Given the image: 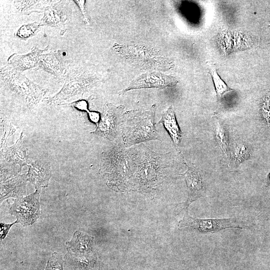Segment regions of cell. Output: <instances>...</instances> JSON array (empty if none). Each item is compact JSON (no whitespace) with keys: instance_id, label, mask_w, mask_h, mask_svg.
<instances>
[{"instance_id":"cell-29","label":"cell","mask_w":270,"mask_h":270,"mask_svg":"<svg viewBox=\"0 0 270 270\" xmlns=\"http://www.w3.org/2000/svg\"><path fill=\"white\" fill-rule=\"evenodd\" d=\"M72 106L78 110L88 112V104L85 100L76 101L72 104Z\"/></svg>"},{"instance_id":"cell-9","label":"cell","mask_w":270,"mask_h":270,"mask_svg":"<svg viewBox=\"0 0 270 270\" xmlns=\"http://www.w3.org/2000/svg\"><path fill=\"white\" fill-rule=\"evenodd\" d=\"M178 83L174 76L160 72H147L138 76L131 82L127 88L121 92L124 94L128 90L144 88H154L160 89L172 87Z\"/></svg>"},{"instance_id":"cell-17","label":"cell","mask_w":270,"mask_h":270,"mask_svg":"<svg viewBox=\"0 0 270 270\" xmlns=\"http://www.w3.org/2000/svg\"><path fill=\"white\" fill-rule=\"evenodd\" d=\"M64 258L74 270H99V260L94 252L81 256L68 252Z\"/></svg>"},{"instance_id":"cell-16","label":"cell","mask_w":270,"mask_h":270,"mask_svg":"<svg viewBox=\"0 0 270 270\" xmlns=\"http://www.w3.org/2000/svg\"><path fill=\"white\" fill-rule=\"evenodd\" d=\"M94 238L80 231H76L71 240L66 242L68 252L74 255H85L94 252Z\"/></svg>"},{"instance_id":"cell-21","label":"cell","mask_w":270,"mask_h":270,"mask_svg":"<svg viewBox=\"0 0 270 270\" xmlns=\"http://www.w3.org/2000/svg\"><path fill=\"white\" fill-rule=\"evenodd\" d=\"M231 152L232 158L238 164L249 159L251 156V151L248 145L240 141L234 144Z\"/></svg>"},{"instance_id":"cell-28","label":"cell","mask_w":270,"mask_h":270,"mask_svg":"<svg viewBox=\"0 0 270 270\" xmlns=\"http://www.w3.org/2000/svg\"><path fill=\"white\" fill-rule=\"evenodd\" d=\"M16 222H14L12 224H4V222H0V240H2L5 238L7 235L11 226L15 224H16Z\"/></svg>"},{"instance_id":"cell-2","label":"cell","mask_w":270,"mask_h":270,"mask_svg":"<svg viewBox=\"0 0 270 270\" xmlns=\"http://www.w3.org/2000/svg\"><path fill=\"white\" fill-rule=\"evenodd\" d=\"M138 159L130 190L144 195L155 194L162 186L170 166L168 154L152 151L142 144L136 145Z\"/></svg>"},{"instance_id":"cell-23","label":"cell","mask_w":270,"mask_h":270,"mask_svg":"<svg viewBox=\"0 0 270 270\" xmlns=\"http://www.w3.org/2000/svg\"><path fill=\"white\" fill-rule=\"evenodd\" d=\"M210 73L212 78L217 96L219 99L222 98L224 93L232 90L220 78L215 66L212 64L210 66Z\"/></svg>"},{"instance_id":"cell-5","label":"cell","mask_w":270,"mask_h":270,"mask_svg":"<svg viewBox=\"0 0 270 270\" xmlns=\"http://www.w3.org/2000/svg\"><path fill=\"white\" fill-rule=\"evenodd\" d=\"M243 223L238 218L200 219L190 216L186 212L183 218L178 222L182 230L194 231L202 234L214 233L229 228L242 229Z\"/></svg>"},{"instance_id":"cell-6","label":"cell","mask_w":270,"mask_h":270,"mask_svg":"<svg viewBox=\"0 0 270 270\" xmlns=\"http://www.w3.org/2000/svg\"><path fill=\"white\" fill-rule=\"evenodd\" d=\"M64 74L65 82L61 90L55 96L47 98V103H59L78 96L86 92L92 84L87 78L86 72L78 66L66 70Z\"/></svg>"},{"instance_id":"cell-4","label":"cell","mask_w":270,"mask_h":270,"mask_svg":"<svg viewBox=\"0 0 270 270\" xmlns=\"http://www.w3.org/2000/svg\"><path fill=\"white\" fill-rule=\"evenodd\" d=\"M0 78L5 86L25 100L28 106L36 104L46 92V90L34 83L10 66L1 68Z\"/></svg>"},{"instance_id":"cell-15","label":"cell","mask_w":270,"mask_h":270,"mask_svg":"<svg viewBox=\"0 0 270 270\" xmlns=\"http://www.w3.org/2000/svg\"><path fill=\"white\" fill-rule=\"evenodd\" d=\"M38 68L56 77L62 76L66 72L64 60L60 50L42 54L40 58Z\"/></svg>"},{"instance_id":"cell-31","label":"cell","mask_w":270,"mask_h":270,"mask_svg":"<svg viewBox=\"0 0 270 270\" xmlns=\"http://www.w3.org/2000/svg\"><path fill=\"white\" fill-rule=\"evenodd\" d=\"M267 183L268 186H270V172L269 173L268 176Z\"/></svg>"},{"instance_id":"cell-22","label":"cell","mask_w":270,"mask_h":270,"mask_svg":"<svg viewBox=\"0 0 270 270\" xmlns=\"http://www.w3.org/2000/svg\"><path fill=\"white\" fill-rule=\"evenodd\" d=\"M215 137L222 152L226 155L229 146L228 134L222 124L219 121L216 122Z\"/></svg>"},{"instance_id":"cell-12","label":"cell","mask_w":270,"mask_h":270,"mask_svg":"<svg viewBox=\"0 0 270 270\" xmlns=\"http://www.w3.org/2000/svg\"><path fill=\"white\" fill-rule=\"evenodd\" d=\"M48 48L40 50L34 46L32 49L31 52L27 54H14L8 59L9 66L20 72L36 67L38 68L40 56Z\"/></svg>"},{"instance_id":"cell-3","label":"cell","mask_w":270,"mask_h":270,"mask_svg":"<svg viewBox=\"0 0 270 270\" xmlns=\"http://www.w3.org/2000/svg\"><path fill=\"white\" fill-rule=\"evenodd\" d=\"M155 112V105L148 110H135L124 112L121 129L124 147L160 140L156 128Z\"/></svg>"},{"instance_id":"cell-25","label":"cell","mask_w":270,"mask_h":270,"mask_svg":"<svg viewBox=\"0 0 270 270\" xmlns=\"http://www.w3.org/2000/svg\"><path fill=\"white\" fill-rule=\"evenodd\" d=\"M64 262L62 256L59 253L54 252L48 260L45 270H64Z\"/></svg>"},{"instance_id":"cell-10","label":"cell","mask_w":270,"mask_h":270,"mask_svg":"<svg viewBox=\"0 0 270 270\" xmlns=\"http://www.w3.org/2000/svg\"><path fill=\"white\" fill-rule=\"evenodd\" d=\"M27 181L26 174H14L1 180L0 202L9 198L25 196Z\"/></svg>"},{"instance_id":"cell-26","label":"cell","mask_w":270,"mask_h":270,"mask_svg":"<svg viewBox=\"0 0 270 270\" xmlns=\"http://www.w3.org/2000/svg\"><path fill=\"white\" fill-rule=\"evenodd\" d=\"M262 113L268 128H270V94L264 98L262 104Z\"/></svg>"},{"instance_id":"cell-30","label":"cell","mask_w":270,"mask_h":270,"mask_svg":"<svg viewBox=\"0 0 270 270\" xmlns=\"http://www.w3.org/2000/svg\"><path fill=\"white\" fill-rule=\"evenodd\" d=\"M99 112H89L88 117L90 120L93 122L98 123L100 119Z\"/></svg>"},{"instance_id":"cell-7","label":"cell","mask_w":270,"mask_h":270,"mask_svg":"<svg viewBox=\"0 0 270 270\" xmlns=\"http://www.w3.org/2000/svg\"><path fill=\"white\" fill-rule=\"evenodd\" d=\"M41 188L26 196L16 198L10 209V214L14 216L17 223L24 226L32 224L40 218V194Z\"/></svg>"},{"instance_id":"cell-27","label":"cell","mask_w":270,"mask_h":270,"mask_svg":"<svg viewBox=\"0 0 270 270\" xmlns=\"http://www.w3.org/2000/svg\"><path fill=\"white\" fill-rule=\"evenodd\" d=\"M74 2L78 6L82 14L83 18L85 22L87 24H89V20L87 16L86 10H85V3L86 1L84 0H76Z\"/></svg>"},{"instance_id":"cell-14","label":"cell","mask_w":270,"mask_h":270,"mask_svg":"<svg viewBox=\"0 0 270 270\" xmlns=\"http://www.w3.org/2000/svg\"><path fill=\"white\" fill-rule=\"evenodd\" d=\"M64 2L56 0L46 8L40 22L42 26H49L61 30L64 28L66 16Z\"/></svg>"},{"instance_id":"cell-24","label":"cell","mask_w":270,"mask_h":270,"mask_svg":"<svg viewBox=\"0 0 270 270\" xmlns=\"http://www.w3.org/2000/svg\"><path fill=\"white\" fill-rule=\"evenodd\" d=\"M41 26L42 25L40 22H32L24 24L18 29L15 35L20 38L26 40L34 36Z\"/></svg>"},{"instance_id":"cell-19","label":"cell","mask_w":270,"mask_h":270,"mask_svg":"<svg viewBox=\"0 0 270 270\" xmlns=\"http://www.w3.org/2000/svg\"><path fill=\"white\" fill-rule=\"evenodd\" d=\"M22 133L14 144L10 147H6L2 150V154L4 158L10 162L18 164L21 168L26 165L27 158L26 151L22 148Z\"/></svg>"},{"instance_id":"cell-11","label":"cell","mask_w":270,"mask_h":270,"mask_svg":"<svg viewBox=\"0 0 270 270\" xmlns=\"http://www.w3.org/2000/svg\"><path fill=\"white\" fill-rule=\"evenodd\" d=\"M182 175L188 190V198L184 204L186 212L190 205L202 194L204 190L202 179L200 172L194 167L188 166V170Z\"/></svg>"},{"instance_id":"cell-20","label":"cell","mask_w":270,"mask_h":270,"mask_svg":"<svg viewBox=\"0 0 270 270\" xmlns=\"http://www.w3.org/2000/svg\"><path fill=\"white\" fill-rule=\"evenodd\" d=\"M56 0H16L14 5L16 10L22 14L34 12H42Z\"/></svg>"},{"instance_id":"cell-18","label":"cell","mask_w":270,"mask_h":270,"mask_svg":"<svg viewBox=\"0 0 270 270\" xmlns=\"http://www.w3.org/2000/svg\"><path fill=\"white\" fill-rule=\"evenodd\" d=\"M157 124H163L174 144L176 146H178L181 140L182 134L172 106H170L164 112L160 120Z\"/></svg>"},{"instance_id":"cell-8","label":"cell","mask_w":270,"mask_h":270,"mask_svg":"<svg viewBox=\"0 0 270 270\" xmlns=\"http://www.w3.org/2000/svg\"><path fill=\"white\" fill-rule=\"evenodd\" d=\"M123 106L106 104L102 108L100 119L94 131L91 132L110 140L116 139L121 128L124 116Z\"/></svg>"},{"instance_id":"cell-1","label":"cell","mask_w":270,"mask_h":270,"mask_svg":"<svg viewBox=\"0 0 270 270\" xmlns=\"http://www.w3.org/2000/svg\"><path fill=\"white\" fill-rule=\"evenodd\" d=\"M138 159L137 146L126 148L121 144L116 145L102 152L99 173L112 190L116 192L130 190Z\"/></svg>"},{"instance_id":"cell-13","label":"cell","mask_w":270,"mask_h":270,"mask_svg":"<svg viewBox=\"0 0 270 270\" xmlns=\"http://www.w3.org/2000/svg\"><path fill=\"white\" fill-rule=\"evenodd\" d=\"M52 176L49 164L41 160H36L28 166L27 180L33 184L36 189L47 187Z\"/></svg>"}]
</instances>
